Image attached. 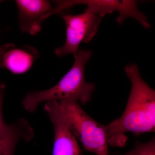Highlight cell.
<instances>
[{
  "mask_svg": "<svg viewBox=\"0 0 155 155\" xmlns=\"http://www.w3.org/2000/svg\"><path fill=\"white\" fill-rule=\"evenodd\" d=\"M45 110L54 127L53 155H80L81 149L77 139L62 118L57 101L46 102Z\"/></svg>",
  "mask_w": 155,
  "mask_h": 155,
  "instance_id": "cell-6",
  "label": "cell"
},
{
  "mask_svg": "<svg viewBox=\"0 0 155 155\" xmlns=\"http://www.w3.org/2000/svg\"><path fill=\"white\" fill-rule=\"evenodd\" d=\"M56 101L64 122L84 148L97 155H109L107 125L92 119L75 100Z\"/></svg>",
  "mask_w": 155,
  "mask_h": 155,
  "instance_id": "cell-3",
  "label": "cell"
},
{
  "mask_svg": "<svg viewBox=\"0 0 155 155\" xmlns=\"http://www.w3.org/2000/svg\"><path fill=\"white\" fill-rule=\"evenodd\" d=\"M18 22L22 32L36 35L41 29L43 21L53 11L50 2L46 0H16Z\"/></svg>",
  "mask_w": 155,
  "mask_h": 155,
  "instance_id": "cell-7",
  "label": "cell"
},
{
  "mask_svg": "<svg viewBox=\"0 0 155 155\" xmlns=\"http://www.w3.org/2000/svg\"><path fill=\"white\" fill-rule=\"evenodd\" d=\"M5 85L3 82L0 83V129L5 127L7 124H6L2 114V105L3 100L5 96Z\"/></svg>",
  "mask_w": 155,
  "mask_h": 155,
  "instance_id": "cell-11",
  "label": "cell"
},
{
  "mask_svg": "<svg viewBox=\"0 0 155 155\" xmlns=\"http://www.w3.org/2000/svg\"><path fill=\"white\" fill-rule=\"evenodd\" d=\"M2 2H3L2 1H0V3Z\"/></svg>",
  "mask_w": 155,
  "mask_h": 155,
  "instance_id": "cell-12",
  "label": "cell"
},
{
  "mask_svg": "<svg viewBox=\"0 0 155 155\" xmlns=\"http://www.w3.org/2000/svg\"><path fill=\"white\" fill-rule=\"evenodd\" d=\"M125 155H155V138L146 143H136L133 150Z\"/></svg>",
  "mask_w": 155,
  "mask_h": 155,
  "instance_id": "cell-10",
  "label": "cell"
},
{
  "mask_svg": "<svg viewBox=\"0 0 155 155\" xmlns=\"http://www.w3.org/2000/svg\"><path fill=\"white\" fill-rule=\"evenodd\" d=\"M91 55V50L79 48L72 68L59 82L46 90L27 93L22 101L23 107L33 113L41 103L50 101L71 99L82 105L90 101L96 87L94 84L87 82L84 68Z\"/></svg>",
  "mask_w": 155,
  "mask_h": 155,
  "instance_id": "cell-2",
  "label": "cell"
},
{
  "mask_svg": "<svg viewBox=\"0 0 155 155\" xmlns=\"http://www.w3.org/2000/svg\"><path fill=\"white\" fill-rule=\"evenodd\" d=\"M137 1L132 0H73L57 1L55 2L56 7L54 8L52 14L62 12L64 9L72 6L86 5V10L99 16L101 18L115 11L119 13L116 21L122 25L125 19L131 17L136 19L145 28H150V25L147 16L139 10Z\"/></svg>",
  "mask_w": 155,
  "mask_h": 155,
  "instance_id": "cell-4",
  "label": "cell"
},
{
  "mask_svg": "<svg viewBox=\"0 0 155 155\" xmlns=\"http://www.w3.org/2000/svg\"><path fill=\"white\" fill-rule=\"evenodd\" d=\"M66 26V41L57 48L55 53L58 58L73 54L75 58L81 42L88 43L96 34L101 18L85 9L82 14L72 15L60 14Z\"/></svg>",
  "mask_w": 155,
  "mask_h": 155,
  "instance_id": "cell-5",
  "label": "cell"
},
{
  "mask_svg": "<svg viewBox=\"0 0 155 155\" xmlns=\"http://www.w3.org/2000/svg\"><path fill=\"white\" fill-rule=\"evenodd\" d=\"M32 127L26 119L20 118L0 129V155H14L17 143L33 138Z\"/></svg>",
  "mask_w": 155,
  "mask_h": 155,
  "instance_id": "cell-9",
  "label": "cell"
},
{
  "mask_svg": "<svg viewBox=\"0 0 155 155\" xmlns=\"http://www.w3.org/2000/svg\"><path fill=\"white\" fill-rule=\"evenodd\" d=\"M125 71L131 83L126 108L119 119L107 125L108 144L122 147L126 132L136 135L155 130V91L142 78L137 64L126 65Z\"/></svg>",
  "mask_w": 155,
  "mask_h": 155,
  "instance_id": "cell-1",
  "label": "cell"
},
{
  "mask_svg": "<svg viewBox=\"0 0 155 155\" xmlns=\"http://www.w3.org/2000/svg\"><path fill=\"white\" fill-rule=\"evenodd\" d=\"M39 57L38 50L29 45L19 46L7 44L0 46V69L22 74L30 69Z\"/></svg>",
  "mask_w": 155,
  "mask_h": 155,
  "instance_id": "cell-8",
  "label": "cell"
}]
</instances>
